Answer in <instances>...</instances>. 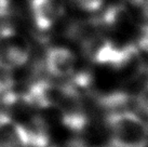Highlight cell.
Returning a JSON list of instances; mask_svg holds the SVG:
<instances>
[{
    "instance_id": "52a82bcc",
    "label": "cell",
    "mask_w": 148,
    "mask_h": 147,
    "mask_svg": "<svg viewBox=\"0 0 148 147\" xmlns=\"http://www.w3.org/2000/svg\"><path fill=\"white\" fill-rule=\"evenodd\" d=\"M29 4L34 23L40 30L50 29L62 14L58 0H30Z\"/></svg>"
},
{
    "instance_id": "7c38bea8",
    "label": "cell",
    "mask_w": 148,
    "mask_h": 147,
    "mask_svg": "<svg viewBox=\"0 0 148 147\" xmlns=\"http://www.w3.org/2000/svg\"><path fill=\"white\" fill-rule=\"evenodd\" d=\"M10 89H11V83L10 80L7 78H2L0 76V98L5 96L8 93H10Z\"/></svg>"
},
{
    "instance_id": "277c9868",
    "label": "cell",
    "mask_w": 148,
    "mask_h": 147,
    "mask_svg": "<svg viewBox=\"0 0 148 147\" xmlns=\"http://www.w3.org/2000/svg\"><path fill=\"white\" fill-rule=\"evenodd\" d=\"M66 86L55 84L50 81L35 82L24 94L26 104L38 108H56L65 93Z\"/></svg>"
},
{
    "instance_id": "30bf717a",
    "label": "cell",
    "mask_w": 148,
    "mask_h": 147,
    "mask_svg": "<svg viewBox=\"0 0 148 147\" xmlns=\"http://www.w3.org/2000/svg\"><path fill=\"white\" fill-rule=\"evenodd\" d=\"M137 103L140 109L148 115V82L140 89L137 96Z\"/></svg>"
},
{
    "instance_id": "5bb4252c",
    "label": "cell",
    "mask_w": 148,
    "mask_h": 147,
    "mask_svg": "<svg viewBox=\"0 0 148 147\" xmlns=\"http://www.w3.org/2000/svg\"><path fill=\"white\" fill-rule=\"evenodd\" d=\"M63 147H88L86 144H83L80 141H70L68 143H66Z\"/></svg>"
},
{
    "instance_id": "7a4b0ae2",
    "label": "cell",
    "mask_w": 148,
    "mask_h": 147,
    "mask_svg": "<svg viewBox=\"0 0 148 147\" xmlns=\"http://www.w3.org/2000/svg\"><path fill=\"white\" fill-rule=\"evenodd\" d=\"M30 55V48L24 37L11 28L0 30V69L12 70L24 66Z\"/></svg>"
},
{
    "instance_id": "4fadbf2b",
    "label": "cell",
    "mask_w": 148,
    "mask_h": 147,
    "mask_svg": "<svg viewBox=\"0 0 148 147\" xmlns=\"http://www.w3.org/2000/svg\"><path fill=\"white\" fill-rule=\"evenodd\" d=\"M11 9V0H0V20L8 16Z\"/></svg>"
},
{
    "instance_id": "5b68a950",
    "label": "cell",
    "mask_w": 148,
    "mask_h": 147,
    "mask_svg": "<svg viewBox=\"0 0 148 147\" xmlns=\"http://www.w3.org/2000/svg\"><path fill=\"white\" fill-rule=\"evenodd\" d=\"M45 65L50 75L56 78L73 76L77 67V57L64 47L50 48L45 57Z\"/></svg>"
},
{
    "instance_id": "6da1fadb",
    "label": "cell",
    "mask_w": 148,
    "mask_h": 147,
    "mask_svg": "<svg viewBox=\"0 0 148 147\" xmlns=\"http://www.w3.org/2000/svg\"><path fill=\"white\" fill-rule=\"evenodd\" d=\"M112 147H147L148 126L138 115L127 110L107 116Z\"/></svg>"
},
{
    "instance_id": "3957f363",
    "label": "cell",
    "mask_w": 148,
    "mask_h": 147,
    "mask_svg": "<svg viewBox=\"0 0 148 147\" xmlns=\"http://www.w3.org/2000/svg\"><path fill=\"white\" fill-rule=\"evenodd\" d=\"M56 109L61 114L62 122L71 131H82L88 124V116L80 94L73 86H66L65 93Z\"/></svg>"
},
{
    "instance_id": "8fae6325",
    "label": "cell",
    "mask_w": 148,
    "mask_h": 147,
    "mask_svg": "<svg viewBox=\"0 0 148 147\" xmlns=\"http://www.w3.org/2000/svg\"><path fill=\"white\" fill-rule=\"evenodd\" d=\"M136 47H137V49L148 52V24L145 25L144 27L140 29Z\"/></svg>"
},
{
    "instance_id": "9c48e42d",
    "label": "cell",
    "mask_w": 148,
    "mask_h": 147,
    "mask_svg": "<svg viewBox=\"0 0 148 147\" xmlns=\"http://www.w3.org/2000/svg\"><path fill=\"white\" fill-rule=\"evenodd\" d=\"M75 1L78 4L79 8L86 11H96L102 7L104 2V0H75Z\"/></svg>"
},
{
    "instance_id": "8992f818",
    "label": "cell",
    "mask_w": 148,
    "mask_h": 147,
    "mask_svg": "<svg viewBox=\"0 0 148 147\" xmlns=\"http://www.w3.org/2000/svg\"><path fill=\"white\" fill-rule=\"evenodd\" d=\"M0 147H29L24 126L3 113H0Z\"/></svg>"
},
{
    "instance_id": "ba28073f",
    "label": "cell",
    "mask_w": 148,
    "mask_h": 147,
    "mask_svg": "<svg viewBox=\"0 0 148 147\" xmlns=\"http://www.w3.org/2000/svg\"><path fill=\"white\" fill-rule=\"evenodd\" d=\"M23 124V123H22ZM28 136L29 147H48L50 142L49 130L45 120L39 116H34L28 122L23 124Z\"/></svg>"
}]
</instances>
